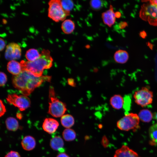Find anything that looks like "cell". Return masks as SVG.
Wrapping results in <instances>:
<instances>
[{"mask_svg":"<svg viewBox=\"0 0 157 157\" xmlns=\"http://www.w3.org/2000/svg\"><path fill=\"white\" fill-rule=\"evenodd\" d=\"M51 76H36L29 72L22 70L18 75L13 76L12 83L13 86L23 95H29L37 87L44 81L50 82Z\"/></svg>","mask_w":157,"mask_h":157,"instance_id":"1","label":"cell"},{"mask_svg":"<svg viewBox=\"0 0 157 157\" xmlns=\"http://www.w3.org/2000/svg\"><path fill=\"white\" fill-rule=\"evenodd\" d=\"M53 59L48 50L43 49L40 57L33 61L22 60L20 63L22 70L28 71L36 76L42 75L44 70L50 68L52 65Z\"/></svg>","mask_w":157,"mask_h":157,"instance_id":"2","label":"cell"},{"mask_svg":"<svg viewBox=\"0 0 157 157\" xmlns=\"http://www.w3.org/2000/svg\"><path fill=\"white\" fill-rule=\"evenodd\" d=\"M49 98L48 113L55 117H62L67 110L66 105L56 97L54 89L51 86L49 88Z\"/></svg>","mask_w":157,"mask_h":157,"instance_id":"3","label":"cell"},{"mask_svg":"<svg viewBox=\"0 0 157 157\" xmlns=\"http://www.w3.org/2000/svg\"><path fill=\"white\" fill-rule=\"evenodd\" d=\"M140 119L138 115L133 113H128L117 122L118 128L121 130L135 131L140 128Z\"/></svg>","mask_w":157,"mask_h":157,"instance_id":"4","label":"cell"},{"mask_svg":"<svg viewBox=\"0 0 157 157\" xmlns=\"http://www.w3.org/2000/svg\"><path fill=\"white\" fill-rule=\"evenodd\" d=\"M140 17L150 25L157 26V5L150 3L143 4L140 12Z\"/></svg>","mask_w":157,"mask_h":157,"instance_id":"5","label":"cell"},{"mask_svg":"<svg viewBox=\"0 0 157 157\" xmlns=\"http://www.w3.org/2000/svg\"><path fill=\"white\" fill-rule=\"evenodd\" d=\"M48 4V16L56 22L64 21L68 15L63 8L59 0H51Z\"/></svg>","mask_w":157,"mask_h":157,"instance_id":"6","label":"cell"},{"mask_svg":"<svg viewBox=\"0 0 157 157\" xmlns=\"http://www.w3.org/2000/svg\"><path fill=\"white\" fill-rule=\"evenodd\" d=\"M133 97L137 104L145 107L152 103L153 93L147 87H144L135 92Z\"/></svg>","mask_w":157,"mask_h":157,"instance_id":"7","label":"cell"},{"mask_svg":"<svg viewBox=\"0 0 157 157\" xmlns=\"http://www.w3.org/2000/svg\"><path fill=\"white\" fill-rule=\"evenodd\" d=\"M6 100L9 104L17 107L21 111L25 110L31 104L29 98L23 95H18L15 93L10 94L8 96Z\"/></svg>","mask_w":157,"mask_h":157,"instance_id":"8","label":"cell"},{"mask_svg":"<svg viewBox=\"0 0 157 157\" xmlns=\"http://www.w3.org/2000/svg\"><path fill=\"white\" fill-rule=\"evenodd\" d=\"M21 54V48L18 44L12 42L6 46L5 56L7 60L10 61L18 59L20 58Z\"/></svg>","mask_w":157,"mask_h":157,"instance_id":"9","label":"cell"},{"mask_svg":"<svg viewBox=\"0 0 157 157\" xmlns=\"http://www.w3.org/2000/svg\"><path fill=\"white\" fill-rule=\"evenodd\" d=\"M114 157H140L135 151L126 145L116 150Z\"/></svg>","mask_w":157,"mask_h":157,"instance_id":"10","label":"cell"},{"mask_svg":"<svg viewBox=\"0 0 157 157\" xmlns=\"http://www.w3.org/2000/svg\"><path fill=\"white\" fill-rule=\"evenodd\" d=\"M59 125V123L56 120L48 118L45 119L42 127L44 131L49 134H52L56 131Z\"/></svg>","mask_w":157,"mask_h":157,"instance_id":"11","label":"cell"},{"mask_svg":"<svg viewBox=\"0 0 157 157\" xmlns=\"http://www.w3.org/2000/svg\"><path fill=\"white\" fill-rule=\"evenodd\" d=\"M102 18L104 23L109 27L114 24L116 16L112 5H110L109 9L102 13Z\"/></svg>","mask_w":157,"mask_h":157,"instance_id":"12","label":"cell"},{"mask_svg":"<svg viewBox=\"0 0 157 157\" xmlns=\"http://www.w3.org/2000/svg\"><path fill=\"white\" fill-rule=\"evenodd\" d=\"M8 71L14 76L19 74L22 71V67L20 63L15 60L10 61L7 65Z\"/></svg>","mask_w":157,"mask_h":157,"instance_id":"13","label":"cell"},{"mask_svg":"<svg viewBox=\"0 0 157 157\" xmlns=\"http://www.w3.org/2000/svg\"><path fill=\"white\" fill-rule=\"evenodd\" d=\"M50 145L53 149L63 153L65 149L63 148L64 143L63 139L59 136H55L51 139Z\"/></svg>","mask_w":157,"mask_h":157,"instance_id":"14","label":"cell"},{"mask_svg":"<svg viewBox=\"0 0 157 157\" xmlns=\"http://www.w3.org/2000/svg\"><path fill=\"white\" fill-rule=\"evenodd\" d=\"M22 147L26 151H30L34 149L36 145L35 138L32 136L27 135L25 136L21 142Z\"/></svg>","mask_w":157,"mask_h":157,"instance_id":"15","label":"cell"},{"mask_svg":"<svg viewBox=\"0 0 157 157\" xmlns=\"http://www.w3.org/2000/svg\"><path fill=\"white\" fill-rule=\"evenodd\" d=\"M110 102L111 105L113 108L119 110L123 106L124 99L120 95L115 94L111 98Z\"/></svg>","mask_w":157,"mask_h":157,"instance_id":"16","label":"cell"},{"mask_svg":"<svg viewBox=\"0 0 157 157\" xmlns=\"http://www.w3.org/2000/svg\"><path fill=\"white\" fill-rule=\"evenodd\" d=\"M129 55L125 51L119 50L117 51L114 55V59L117 63L123 64L129 59Z\"/></svg>","mask_w":157,"mask_h":157,"instance_id":"17","label":"cell"},{"mask_svg":"<svg viewBox=\"0 0 157 157\" xmlns=\"http://www.w3.org/2000/svg\"><path fill=\"white\" fill-rule=\"evenodd\" d=\"M75 27L74 23L70 19L65 20L62 23L61 26L62 31L66 34L72 33L74 30Z\"/></svg>","mask_w":157,"mask_h":157,"instance_id":"18","label":"cell"},{"mask_svg":"<svg viewBox=\"0 0 157 157\" xmlns=\"http://www.w3.org/2000/svg\"><path fill=\"white\" fill-rule=\"evenodd\" d=\"M138 116L140 119L144 122H150L153 118V115L151 112L147 109L141 110L139 112Z\"/></svg>","mask_w":157,"mask_h":157,"instance_id":"19","label":"cell"},{"mask_svg":"<svg viewBox=\"0 0 157 157\" xmlns=\"http://www.w3.org/2000/svg\"><path fill=\"white\" fill-rule=\"evenodd\" d=\"M60 121L62 126L67 128L72 127L74 123V118L69 114L63 115L61 117Z\"/></svg>","mask_w":157,"mask_h":157,"instance_id":"20","label":"cell"},{"mask_svg":"<svg viewBox=\"0 0 157 157\" xmlns=\"http://www.w3.org/2000/svg\"><path fill=\"white\" fill-rule=\"evenodd\" d=\"M6 124L7 129L10 131H15L19 128V123L17 120L15 118L10 117L6 119Z\"/></svg>","mask_w":157,"mask_h":157,"instance_id":"21","label":"cell"},{"mask_svg":"<svg viewBox=\"0 0 157 157\" xmlns=\"http://www.w3.org/2000/svg\"><path fill=\"white\" fill-rule=\"evenodd\" d=\"M149 133L151 144L157 146V123L150 127L149 129Z\"/></svg>","mask_w":157,"mask_h":157,"instance_id":"22","label":"cell"},{"mask_svg":"<svg viewBox=\"0 0 157 157\" xmlns=\"http://www.w3.org/2000/svg\"><path fill=\"white\" fill-rule=\"evenodd\" d=\"M38 51L34 49H31L27 50L26 53L25 57L29 61H33L38 59L40 56Z\"/></svg>","mask_w":157,"mask_h":157,"instance_id":"23","label":"cell"},{"mask_svg":"<svg viewBox=\"0 0 157 157\" xmlns=\"http://www.w3.org/2000/svg\"><path fill=\"white\" fill-rule=\"evenodd\" d=\"M63 136L64 139L67 141H71L74 140L76 137L75 131L72 129L67 128L63 133Z\"/></svg>","mask_w":157,"mask_h":157,"instance_id":"24","label":"cell"},{"mask_svg":"<svg viewBox=\"0 0 157 157\" xmlns=\"http://www.w3.org/2000/svg\"><path fill=\"white\" fill-rule=\"evenodd\" d=\"M62 7L67 14L69 15L70 12L74 7L73 2L71 0H60Z\"/></svg>","mask_w":157,"mask_h":157,"instance_id":"25","label":"cell"},{"mask_svg":"<svg viewBox=\"0 0 157 157\" xmlns=\"http://www.w3.org/2000/svg\"><path fill=\"white\" fill-rule=\"evenodd\" d=\"M91 8L95 10H98L102 8L105 5V1L102 0H93L90 1Z\"/></svg>","mask_w":157,"mask_h":157,"instance_id":"26","label":"cell"},{"mask_svg":"<svg viewBox=\"0 0 157 157\" xmlns=\"http://www.w3.org/2000/svg\"><path fill=\"white\" fill-rule=\"evenodd\" d=\"M124 99V103L123 107L126 111V114L128 113V111L130 110L131 99L130 98L127 96H125Z\"/></svg>","mask_w":157,"mask_h":157,"instance_id":"27","label":"cell"},{"mask_svg":"<svg viewBox=\"0 0 157 157\" xmlns=\"http://www.w3.org/2000/svg\"><path fill=\"white\" fill-rule=\"evenodd\" d=\"M0 85L1 86H4L7 81V77L5 73L3 72H1L0 73Z\"/></svg>","mask_w":157,"mask_h":157,"instance_id":"28","label":"cell"},{"mask_svg":"<svg viewBox=\"0 0 157 157\" xmlns=\"http://www.w3.org/2000/svg\"><path fill=\"white\" fill-rule=\"evenodd\" d=\"M5 157H21L19 154L17 152L11 151L8 153Z\"/></svg>","mask_w":157,"mask_h":157,"instance_id":"29","label":"cell"},{"mask_svg":"<svg viewBox=\"0 0 157 157\" xmlns=\"http://www.w3.org/2000/svg\"><path fill=\"white\" fill-rule=\"evenodd\" d=\"M0 116L1 117L3 115L6 111V110L2 101L0 100Z\"/></svg>","mask_w":157,"mask_h":157,"instance_id":"30","label":"cell"},{"mask_svg":"<svg viewBox=\"0 0 157 157\" xmlns=\"http://www.w3.org/2000/svg\"><path fill=\"white\" fill-rule=\"evenodd\" d=\"M68 84L72 87H75L76 86V83L74 80L72 78H70L67 79Z\"/></svg>","mask_w":157,"mask_h":157,"instance_id":"31","label":"cell"},{"mask_svg":"<svg viewBox=\"0 0 157 157\" xmlns=\"http://www.w3.org/2000/svg\"><path fill=\"white\" fill-rule=\"evenodd\" d=\"M0 51H1L4 49L5 46V42L4 40L1 38L0 39Z\"/></svg>","mask_w":157,"mask_h":157,"instance_id":"32","label":"cell"},{"mask_svg":"<svg viewBox=\"0 0 157 157\" xmlns=\"http://www.w3.org/2000/svg\"><path fill=\"white\" fill-rule=\"evenodd\" d=\"M127 26L128 24L126 22H121L119 24V26L121 29L124 28Z\"/></svg>","mask_w":157,"mask_h":157,"instance_id":"33","label":"cell"},{"mask_svg":"<svg viewBox=\"0 0 157 157\" xmlns=\"http://www.w3.org/2000/svg\"><path fill=\"white\" fill-rule=\"evenodd\" d=\"M140 35L142 38H144L147 36V34L146 32L143 31L140 32Z\"/></svg>","mask_w":157,"mask_h":157,"instance_id":"34","label":"cell"},{"mask_svg":"<svg viewBox=\"0 0 157 157\" xmlns=\"http://www.w3.org/2000/svg\"><path fill=\"white\" fill-rule=\"evenodd\" d=\"M56 157H69V156L66 153H61L59 154Z\"/></svg>","mask_w":157,"mask_h":157,"instance_id":"35","label":"cell"},{"mask_svg":"<svg viewBox=\"0 0 157 157\" xmlns=\"http://www.w3.org/2000/svg\"><path fill=\"white\" fill-rule=\"evenodd\" d=\"M115 15L116 17L119 18L121 16V14L119 12H116L115 13Z\"/></svg>","mask_w":157,"mask_h":157,"instance_id":"36","label":"cell"},{"mask_svg":"<svg viewBox=\"0 0 157 157\" xmlns=\"http://www.w3.org/2000/svg\"><path fill=\"white\" fill-rule=\"evenodd\" d=\"M16 117L17 118H18L19 119H20L22 118V115L21 113H18L17 114Z\"/></svg>","mask_w":157,"mask_h":157,"instance_id":"37","label":"cell"},{"mask_svg":"<svg viewBox=\"0 0 157 157\" xmlns=\"http://www.w3.org/2000/svg\"><path fill=\"white\" fill-rule=\"evenodd\" d=\"M149 3H151L154 4L156 5H157V0H150L148 1Z\"/></svg>","mask_w":157,"mask_h":157,"instance_id":"38","label":"cell"},{"mask_svg":"<svg viewBox=\"0 0 157 157\" xmlns=\"http://www.w3.org/2000/svg\"><path fill=\"white\" fill-rule=\"evenodd\" d=\"M153 118L155 119L157 122V113H155L153 115Z\"/></svg>","mask_w":157,"mask_h":157,"instance_id":"39","label":"cell"},{"mask_svg":"<svg viewBox=\"0 0 157 157\" xmlns=\"http://www.w3.org/2000/svg\"><path fill=\"white\" fill-rule=\"evenodd\" d=\"M148 46H149V47L150 49H152L153 48V46L152 44L150 43L149 42H148Z\"/></svg>","mask_w":157,"mask_h":157,"instance_id":"40","label":"cell"}]
</instances>
